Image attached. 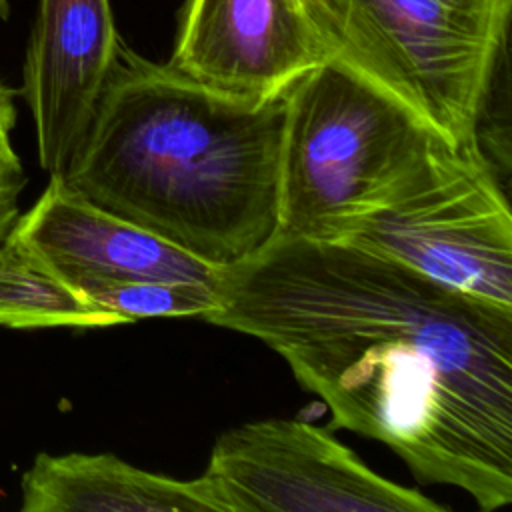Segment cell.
<instances>
[{"label":"cell","mask_w":512,"mask_h":512,"mask_svg":"<svg viewBox=\"0 0 512 512\" xmlns=\"http://www.w3.org/2000/svg\"><path fill=\"white\" fill-rule=\"evenodd\" d=\"M16 124V106H14V90L0 82V130L10 132Z\"/></svg>","instance_id":"14"},{"label":"cell","mask_w":512,"mask_h":512,"mask_svg":"<svg viewBox=\"0 0 512 512\" xmlns=\"http://www.w3.org/2000/svg\"><path fill=\"white\" fill-rule=\"evenodd\" d=\"M202 320L264 342L332 426L492 512L512 502V306L348 242L276 234L220 268Z\"/></svg>","instance_id":"1"},{"label":"cell","mask_w":512,"mask_h":512,"mask_svg":"<svg viewBox=\"0 0 512 512\" xmlns=\"http://www.w3.org/2000/svg\"><path fill=\"white\" fill-rule=\"evenodd\" d=\"M284 96L222 94L122 42L62 176L214 268L240 264L278 234Z\"/></svg>","instance_id":"2"},{"label":"cell","mask_w":512,"mask_h":512,"mask_svg":"<svg viewBox=\"0 0 512 512\" xmlns=\"http://www.w3.org/2000/svg\"><path fill=\"white\" fill-rule=\"evenodd\" d=\"M64 282L86 302L116 314L122 324L146 318H204L218 306L216 288L200 284L94 276H74Z\"/></svg>","instance_id":"12"},{"label":"cell","mask_w":512,"mask_h":512,"mask_svg":"<svg viewBox=\"0 0 512 512\" xmlns=\"http://www.w3.org/2000/svg\"><path fill=\"white\" fill-rule=\"evenodd\" d=\"M26 186V174L12 148L10 132L0 130V238L18 218V200Z\"/></svg>","instance_id":"13"},{"label":"cell","mask_w":512,"mask_h":512,"mask_svg":"<svg viewBox=\"0 0 512 512\" xmlns=\"http://www.w3.org/2000/svg\"><path fill=\"white\" fill-rule=\"evenodd\" d=\"M326 58L302 0H186L166 64L216 92L272 100Z\"/></svg>","instance_id":"7"},{"label":"cell","mask_w":512,"mask_h":512,"mask_svg":"<svg viewBox=\"0 0 512 512\" xmlns=\"http://www.w3.org/2000/svg\"><path fill=\"white\" fill-rule=\"evenodd\" d=\"M8 232L40 254L62 280L94 276L218 288L220 268L96 206L62 174H50L44 192Z\"/></svg>","instance_id":"9"},{"label":"cell","mask_w":512,"mask_h":512,"mask_svg":"<svg viewBox=\"0 0 512 512\" xmlns=\"http://www.w3.org/2000/svg\"><path fill=\"white\" fill-rule=\"evenodd\" d=\"M436 136L404 102L328 56L284 96L278 234L342 240L420 164Z\"/></svg>","instance_id":"3"},{"label":"cell","mask_w":512,"mask_h":512,"mask_svg":"<svg viewBox=\"0 0 512 512\" xmlns=\"http://www.w3.org/2000/svg\"><path fill=\"white\" fill-rule=\"evenodd\" d=\"M20 496L22 512H224L204 474L178 480L114 454L40 452Z\"/></svg>","instance_id":"10"},{"label":"cell","mask_w":512,"mask_h":512,"mask_svg":"<svg viewBox=\"0 0 512 512\" xmlns=\"http://www.w3.org/2000/svg\"><path fill=\"white\" fill-rule=\"evenodd\" d=\"M122 42L110 0H38L22 96L48 174H62L84 140Z\"/></svg>","instance_id":"8"},{"label":"cell","mask_w":512,"mask_h":512,"mask_svg":"<svg viewBox=\"0 0 512 512\" xmlns=\"http://www.w3.org/2000/svg\"><path fill=\"white\" fill-rule=\"evenodd\" d=\"M10 16V0H0V20H6Z\"/></svg>","instance_id":"15"},{"label":"cell","mask_w":512,"mask_h":512,"mask_svg":"<svg viewBox=\"0 0 512 512\" xmlns=\"http://www.w3.org/2000/svg\"><path fill=\"white\" fill-rule=\"evenodd\" d=\"M330 58L404 102L452 144L476 140L512 0H302Z\"/></svg>","instance_id":"4"},{"label":"cell","mask_w":512,"mask_h":512,"mask_svg":"<svg viewBox=\"0 0 512 512\" xmlns=\"http://www.w3.org/2000/svg\"><path fill=\"white\" fill-rule=\"evenodd\" d=\"M204 478L224 512H446L420 490L370 470L330 432L254 420L218 436Z\"/></svg>","instance_id":"6"},{"label":"cell","mask_w":512,"mask_h":512,"mask_svg":"<svg viewBox=\"0 0 512 512\" xmlns=\"http://www.w3.org/2000/svg\"><path fill=\"white\" fill-rule=\"evenodd\" d=\"M122 320L86 302L32 248L10 232L0 238V326L100 328Z\"/></svg>","instance_id":"11"},{"label":"cell","mask_w":512,"mask_h":512,"mask_svg":"<svg viewBox=\"0 0 512 512\" xmlns=\"http://www.w3.org/2000/svg\"><path fill=\"white\" fill-rule=\"evenodd\" d=\"M462 294L512 306V212L478 140L436 136L420 164L342 240Z\"/></svg>","instance_id":"5"}]
</instances>
